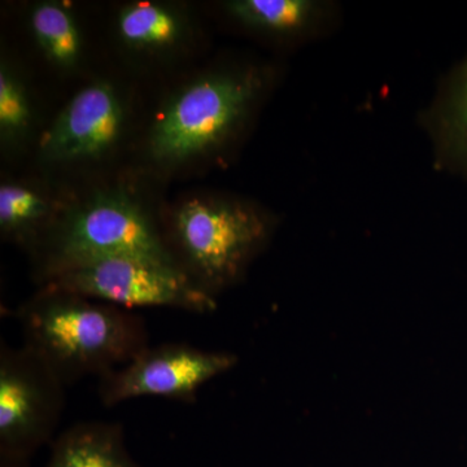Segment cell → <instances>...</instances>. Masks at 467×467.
I'll return each instance as SVG.
<instances>
[{
	"mask_svg": "<svg viewBox=\"0 0 467 467\" xmlns=\"http://www.w3.org/2000/svg\"><path fill=\"white\" fill-rule=\"evenodd\" d=\"M259 90L254 75L201 77L171 98L150 130L149 152L161 167H182L220 149Z\"/></svg>",
	"mask_w": 467,
	"mask_h": 467,
	"instance_id": "obj_4",
	"label": "cell"
},
{
	"mask_svg": "<svg viewBox=\"0 0 467 467\" xmlns=\"http://www.w3.org/2000/svg\"><path fill=\"white\" fill-rule=\"evenodd\" d=\"M454 129L462 150L467 155V72L461 85L456 109H454Z\"/></svg>",
	"mask_w": 467,
	"mask_h": 467,
	"instance_id": "obj_15",
	"label": "cell"
},
{
	"mask_svg": "<svg viewBox=\"0 0 467 467\" xmlns=\"http://www.w3.org/2000/svg\"><path fill=\"white\" fill-rule=\"evenodd\" d=\"M234 17L269 33H292L308 23L312 2L306 0H236L227 3Z\"/></svg>",
	"mask_w": 467,
	"mask_h": 467,
	"instance_id": "obj_13",
	"label": "cell"
},
{
	"mask_svg": "<svg viewBox=\"0 0 467 467\" xmlns=\"http://www.w3.org/2000/svg\"><path fill=\"white\" fill-rule=\"evenodd\" d=\"M125 106L112 85L97 82L77 92L43 135L42 158L75 164L109 155L124 134Z\"/></svg>",
	"mask_w": 467,
	"mask_h": 467,
	"instance_id": "obj_8",
	"label": "cell"
},
{
	"mask_svg": "<svg viewBox=\"0 0 467 467\" xmlns=\"http://www.w3.org/2000/svg\"><path fill=\"white\" fill-rule=\"evenodd\" d=\"M52 223L51 204L41 192L23 184H2L0 230L5 238L32 250Z\"/></svg>",
	"mask_w": 467,
	"mask_h": 467,
	"instance_id": "obj_11",
	"label": "cell"
},
{
	"mask_svg": "<svg viewBox=\"0 0 467 467\" xmlns=\"http://www.w3.org/2000/svg\"><path fill=\"white\" fill-rule=\"evenodd\" d=\"M30 23L34 36L48 60L61 67L77 66L81 57V34L66 8L51 2L36 5Z\"/></svg>",
	"mask_w": 467,
	"mask_h": 467,
	"instance_id": "obj_12",
	"label": "cell"
},
{
	"mask_svg": "<svg viewBox=\"0 0 467 467\" xmlns=\"http://www.w3.org/2000/svg\"><path fill=\"white\" fill-rule=\"evenodd\" d=\"M30 460L32 459H29V457L0 451V467H30Z\"/></svg>",
	"mask_w": 467,
	"mask_h": 467,
	"instance_id": "obj_16",
	"label": "cell"
},
{
	"mask_svg": "<svg viewBox=\"0 0 467 467\" xmlns=\"http://www.w3.org/2000/svg\"><path fill=\"white\" fill-rule=\"evenodd\" d=\"M238 364L225 350H205L186 343L146 347L124 367L98 378V396L106 407L146 396L196 401L199 389Z\"/></svg>",
	"mask_w": 467,
	"mask_h": 467,
	"instance_id": "obj_7",
	"label": "cell"
},
{
	"mask_svg": "<svg viewBox=\"0 0 467 467\" xmlns=\"http://www.w3.org/2000/svg\"><path fill=\"white\" fill-rule=\"evenodd\" d=\"M32 251L45 284L72 267L112 257H143L177 265L164 232L124 192L98 193L70 209L54 221Z\"/></svg>",
	"mask_w": 467,
	"mask_h": 467,
	"instance_id": "obj_2",
	"label": "cell"
},
{
	"mask_svg": "<svg viewBox=\"0 0 467 467\" xmlns=\"http://www.w3.org/2000/svg\"><path fill=\"white\" fill-rule=\"evenodd\" d=\"M267 235L269 226L256 212L205 199L178 207L164 232L177 265L213 297L241 276Z\"/></svg>",
	"mask_w": 467,
	"mask_h": 467,
	"instance_id": "obj_3",
	"label": "cell"
},
{
	"mask_svg": "<svg viewBox=\"0 0 467 467\" xmlns=\"http://www.w3.org/2000/svg\"><path fill=\"white\" fill-rule=\"evenodd\" d=\"M24 346L66 386L103 377L149 347L146 322L130 309L45 285L17 313Z\"/></svg>",
	"mask_w": 467,
	"mask_h": 467,
	"instance_id": "obj_1",
	"label": "cell"
},
{
	"mask_svg": "<svg viewBox=\"0 0 467 467\" xmlns=\"http://www.w3.org/2000/svg\"><path fill=\"white\" fill-rule=\"evenodd\" d=\"M46 467H143L131 456L119 423L88 420L70 426L52 442Z\"/></svg>",
	"mask_w": 467,
	"mask_h": 467,
	"instance_id": "obj_9",
	"label": "cell"
},
{
	"mask_svg": "<svg viewBox=\"0 0 467 467\" xmlns=\"http://www.w3.org/2000/svg\"><path fill=\"white\" fill-rule=\"evenodd\" d=\"M46 285L121 308H171L213 312L216 297L198 287L173 264L143 257H112L72 267Z\"/></svg>",
	"mask_w": 467,
	"mask_h": 467,
	"instance_id": "obj_5",
	"label": "cell"
},
{
	"mask_svg": "<svg viewBox=\"0 0 467 467\" xmlns=\"http://www.w3.org/2000/svg\"><path fill=\"white\" fill-rule=\"evenodd\" d=\"M32 107L26 86L8 66L0 70V137L12 146L29 133L32 126Z\"/></svg>",
	"mask_w": 467,
	"mask_h": 467,
	"instance_id": "obj_14",
	"label": "cell"
},
{
	"mask_svg": "<svg viewBox=\"0 0 467 467\" xmlns=\"http://www.w3.org/2000/svg\"><path fill=\"white\" fill-rule=\"evenodd\" d=\"M66 389L32 349L0 340V451L32 459L54 442Z\"/></svg>",
	"mask_w": 467,
	"mask_h": 467,
	"instance_id": "obj_6",
	"label": "cell"
},
{
	"mask_svg": "<svg viewBox=\"0 0 467 467\" xmlns=\"http://www.w3.org/2000/svg\"><path fill=\"white\" fill-rule=\"evenodd\" d=\"M119 38L131 50L162 54L182 45L189 33L186 17L161 3L137 2L119 15Z\"/></svg>",
	"mask_w": 467,
	"mask_h": 467,
	"instance_id": "obj_10",
	"label": "cell"
}]
</instances>
